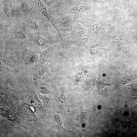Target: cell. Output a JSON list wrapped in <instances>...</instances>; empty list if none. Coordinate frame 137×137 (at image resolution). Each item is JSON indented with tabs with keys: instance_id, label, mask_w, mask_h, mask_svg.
Listing matches in <instances>:
<instances>
[{
	"instance_id": "cell-1",
	"label": "cell",
	"mask_w": 137,
	"mask_h": 137,
	"mask_svg": "<svg viewBox=\"0 0 137 137\" xmlns=\"http://www.w3.org/2000/svg\"><path fill=\"white\" fill-rule=\"evenodd\" d=\"M1 33L0 44L6 46L20 48L27 47L33 33L24 27H18Z\"/></svg>"
},
{
	"instance_id": "cell-2",
	"label": "cell",
	"mask_w": 137,
	"mask_h": 137,
	"mask_svg": "<svg viewBox=\"0 0 137 137\" xmlns=\"http://www.w3.org/2000/svg\"><path fill=\"white\" fill-rule=\"evenodd\" d=\"M51 71V65L47 62L43 65L37 62L33 64L23 68L19 75L18 78L26 87L35 86L41 81V78L46 72Z\"/></svg>"
},
{
	"instance_id": "cell-3",
	"label": "cell",
	"mask_w": 137,
	"mask_h": 137,
	"mask_svg": "<svg viewBox=\"0 0 137 137\" xmlns=\"http://www.w3.org/2000/svg\"><path fill=\"white\" fill-rule=\"evenodd\" d=\"M21 51L0 49V75H5L15 66L21 64Z\"/></svg>"
},
{
	"instance_id": "cell-4",
	"label": "cell",
	"mask_w": 137,
	"mask_h": 137,
	"mask_svg": "<svg viewBox=\"0 0 137 137\" xmlns=\"http://www.w3.org/2000/svg\"><path fill=\"white\" fill-rule=\"evenodd\" d=\"M53 41L44 31L33 33L32 39L27 47L37 53L40 52L52 45Z\"/></svg>"
},
{
	"instance_id": "cell-5",
	"label": "cell",
	"mask_w": 137,
	"mask_h": 137,
	"mask_svg": "<svg viewBox=\"0 0 137 137\" xmlns=\"http://www.w3.org/2000/svg\"><path fill=\"white\" fill-rule=\"evenodd\" d=\"M24 18L25 28L33 33L44 31V24L42 14L35 10Z\"/></svg>"
},
{
	"instance_id": "cell-6",
	"label": "cell",
	"mask_w": 137,
	"mask_h": 137,
	"mask_svg": "<svg viewBox=\"0 0 137 137\" xmlns=\"http://www.w3.org/2000/svg\"><path fill=\"white\" fill-rule=\"evenodd\" d=\"M16 89L10 81L0 77L1 104L8 105L11 104L15 97Z\"/></svg>"
},
{
	"instance_id": "cell-7",
	"label": "cell",
	"mask_w": 137,
	"mask_h": 137,
	"mask_svg": "<svg viewBox=\"0 0 137 137\" xmlns=\"http://www.w3.org/2000/svg\"><path fill=\"white\" fill-rule=\"evenodd\" d=\"M0 21L10 25L18 16L14 5L10 0H0Z\"/></svg>"
},
{
	"instance_id": "cell-8",
	"label": "cell",
	"mask_w": 137,
	"mask_h": 137,
	"mask_svg": "<svg viewBox=\"0 0 137 137\" xmlns=\"http://www.w3.org/2000/svg\"><path fill=\"white\" fill-rule=\"evenodd\" d=\"M39 53L38 62L40 65L44 64L46 62H48L50 65L57 59L58 55L56 46L55 45L49 46Z\"/></svg>"
},
{
	"instance_id": "cell-9",
	"label": "cell",
	"mask_w": 137,
	"mask_h": 137,
	"mask_svg": "<svg viewBox=\"0 0 137 137\" xmlns=\"http://www.w3.org/2000/svg\"><path fill=\"white\" fill-rule=\"evenodd\" d=\"M37 53L28 48L24 47L22 51L21 61L22 65L26 67L33 64L38 61L39 59Z\"/></svg>"
},
{
	"instance_id": "cell-10",
	"label": "cell",
	"mask_w": 137,
	"mask_h": 137,
	"mask_svg": "<svg viewBox=\"0 0 137 137\" xmlns=\"http://www.w3.org/2000/svg\"><path fill=\"white\" fill-rule=\"evenodd\" d=\"M18 16L23 17L30 13L33 9L27 0H18L14 5Z\"/></svg>"
},
{
	"instance_id": "cell-11",
	"label": "cell",
	"mask_w": 137,
	"mask_h": 137,
	"mask_svg": "<svg viewBox=\"0 0 137 137\" xmlns=\"http://www.w3.org/2000/svg\"><path fill=\"white\" fill-rule=\"evenodd\" d=\"M33 0V3L31 4L33 9L44 16L52 25L54 24L55 21L49 14L47 9L41 0Z\"/></svg>"
},
{
	"instance_id": "cell-12",
	"label": "cell",
	"mask_w": 137,
	"mask_h": 137,
	"mask_svg": "<svg viewBox=\"0 0 137 137\" xmlns=\"http://www.w3.org/2000/svg\"><path fill=\"white\" fill-rule=\"evenodd\" d=\"M70 7L72 12L81 14L84 12L89 8L88 3L85 0H80L67 5Z\"/></svg>"
},
{
	"instance_id": "cell-13",
	"label": "cell",
	"mask_w": 137,
	"mask_h": 137,
	"mask_svg": "<svg viewBox=\"0 0 137 137\" xmlns=\"http://www.w3.org/2000/svg\"><path fill=\"white\" fill-rule=\"evenodd\" d=\"M67 3L65 0H58L47 9L48 12L52 17L55 16L62 8L67 7Z\"/></svg>"
},
{
	"instance_id": "cell-14",
	"label": "cell",
	"mask_w": 137,
	"mask_h": 137,
	"mask_svg": "<svg viewBox=\"0 0 137 137\" xmlns=\"http://www.w3.org/2000/svg\"><path fill=\"white\" fill-rule=\"evenodd\" d=\"M34 87L38 94L47 95L51 93L50 85L46 84L41 80L38 81Z\"/></svg>"
},
{
	"instance_id": "cell-15",
	"label": "cell",
	"mask_w": 137,
	"mask_h": 137,
	"mask_svg": "<svg viewBox=\"0 0 137 137\" xmlns=\"http://www.w3.org/2000/svg\"><path fill=\"white\" fill-rule=\"evenodd\" d=\"M115 44L118 49L127 56L131 63H132L133 55L132 50L123 42L120 41H116Z\"/></svg>"
},
{
	"instance_id": "cell-16",
	"label": "cell",
	"mask_w": 137,
	"mask_h": 137,
	"mask_svg": "<svg viewBox=\"0 0 137 137\" xmlns=\"http://www.w3.org/2000/svg\"><path fill=\"white\" fill-rule=\"evenodd\" d=\"M22 101V104L21 102V112L23 115L27 117L29 120H31L36 119V116L30 109L29 105L27 104L25 102Z\"/></svg>"
},
{
	"instance_id": "cell-17",
	"label": "cell",
	"mask_w": 137,
	"mask_h": 137,
	"mask_svg": "<svg viewBox=\"0 0 137 137\" xmlns=\"http://www.w3.org/2000/svg\"><path fill=\"white\" fill-rule=\"evenodd\" d=\"M78 37L79 42L80 44H81L85 43L88 39V36L87 33L83 31V30H82L79 32Z\"/></svg>"
},
{
	"instance_id": "cell-18",
	"label": "cell",
	"mask_w": 137,
	"mask_h": 137,
	"mask_svg": "<svg viewBox=\"0 0 137 137\" xmlns=\"http://www.w3.org/2000/svg\"><path fill=\"white\" fill-rule=\"evenodd\" d=\"M56 22L61 25L66 24L70 21V18L67 15H62L56 19Z\"/></svg>"
},
{
	"instance_id": "cell-19",
	"label": "cell",
	"mask_w": 137,
	"mask_h": 137,
	"mask_svg": "<svg viewBox=\"0 0 137 137\" xmlns=\"http://www.w3.org/2000/svg\"><path fill=\"white\" fill-rule=\"evenodd\" d=\"M59 105L60 109L61 111L68 106V104L66 97L64 95H61L59 98Z\"/></svg>"
},
{
	"instance_id": "cell-20",
	"label": "cell",
	"mask_w": 137,
	"mask_h": 137,
	"mask_svg": "<svg viewBox=\"0 0 137 137\" xmlns=\"http://www.w3.org/2000/svg\"><path fill=\"white\" fill-rule=\"evenodd\" d=\"M54 121L58 128L63 130H66L63 127L62 124L63 122L61 117L59 115L55 114L54 116Z\"/></svg>"
},
{
	"instance_id": "cell-21",
	"label": "cell",
	"mask_w": 137,
	"mask_h": 137,
	"mask_svg": "<svg viewBox=\"0 0 137 137\" xmlns=\"http://www.w3.org/2000/svg\"><path fill=\"white\" fill-rule=\"evenodd\" d=\"M38 97L41 100L43 104V107H48L49 104L50 99L47 95H42L38 94Z\"/></svg>"
},
{
	"instance_id": "cell-22",
	"label": "cell",
	"mask_w": 137,
	"mask_h": 137,
	"mask_svg": "<svg viewBox=\"0 0 137 137\" xmlns=\"http://www.w3.org/2000/svg\"><path fill=\"white\" fill-rule=\"evenodd\" d=\"M131 92L133 96V100L136 103H137V85L131 87Z\"/></svg>"
},
{
	"instance_id": "cell-23",
	"label": "cell",
	"mask_w": 137,
	"mask_h": 137,
	"mask_svg": "<svg viewBox=\"0 0 137 137\" xmlns=\"http://www.w3.org/2000/svg\"><path fill=\"white\" fill-rule=\"evenodd\" d=\"M58 0H41L47 9Z\"/></svg>"
},
{
	"instance_id": "cell-24",
	"label": "cell",
	"mask_w": 137,
	"mask_h": 137,
	"mask_svg": "<svg viewBox=\"0 0 137 137\" xmlns=\"http://www.w3.org/2000/svg\"><path fill=\"white\" fill-rule=\"evenodd\" d=\"M83 72L79 71L76 72L75 76L76 80L77 82L83 80Z\"/></svg>"
},
{
	"instance_id": "cell-25",
	"label": "cell",
	"mask_w": 137,
	"mask_h": 137,
	"mask_svg": "<svg viewBox=\"0 0 137 137\" xmlns=\"http://www.w3.org/2000/svg\"><path fill=\"white\" fill-rule=\"evenodd\" d=\"M100 47V45L99 44H95L91 48L90 52L93 54L95 53L99 50Z\"/></svg>"
},
{
	"instance_id": "cell-26",
	"label": "cell",
	"mask_w": 137,
	"mask_h": 137,
	"mask_svg": "<svg viewBox=\"0 0 137 137\" xmlns=\"http://www.w3.org/2000/svg\"><path fill=\"white\" fill-rule=\"evenodd\" d=\"M89 28L94 32H97L99 30V27L97 24L94 23H92L89 24Z\"/></svg>"
},
{
	"instance_id": "cell-27",
	"label": "cell",
	"mask_w": 137,
	"mask_h": 137,
	"mask_svg": "<svg viewBox=\"0 0 137 137\" xmlns=\"http://www.w3.org/2000/svg\"><path fill=\"white\" fill-rule=\"evenodd\" d=\"M67 3V5L72 4L73 3H75L77 1H79L80 0H65Z\"/></svg>"
}]
</instances>
